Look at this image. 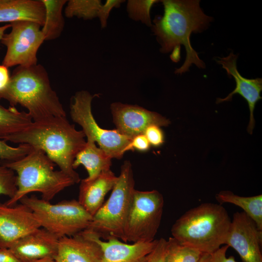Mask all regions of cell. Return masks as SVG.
<instances>
[{
    "instance_id": "6da1fadb",
    "label": "cell",
    "mask_w": 262,
    "mask_h": 262,
    "mask_svg": "<svg viewBox=\"0 0 262 262\" xmlns=\"http://www.w3.org/2000/svg\"><path fill=\"white\" fill-rule=\"evenodd\" d=\"M164 13L156 16L150 27L152 32L160 44L163 53L172 52L170 58L179 61L180 46L186 50V58L183 65L174 73L181 74L189 70L192 64L205 68V63L199 58L190 43L192 33H200L206 30L213 18L205 15L197 0H163Z\"/></svg>"
},
{
    "instance_id": "7a4b0ae2",
    "label": "cell",
    "mask_w": 262,
    "mask_h": 262,
    "mask_svg": "<svg viewBox=\"0 0 262 262\" xmlns=\"http://www.w3.org/2000/svg\"><path fill=\"white\" fill-rule=\"evenodd\" d=\"M85 137L82 131L77 130L66 116H59L33 121L25 129L8 137L5 141L26 144L42 150L60 170L77 183L81 180L73 168V163L86 144Z\"/></svg>"
},
{
    "instance_id": "3957f363",
    "label": "cell",
    "mask_w": 262,
    "mask_h": 262,
    "mask_svg": "<svg viewBox=\"0 0 262 262\" xmlns=\"http://www.w3.org/2000/svg\"><path fill=\"white\" fill-rule=\"evenodd\" d=\"M3 98L11 106L19 104L25 108L33 122L66 116L57 93L51 86L48 74L40 64L16 68Z\"/></svg>"
},
{
    "instance_id": "277c9868",
    "label": "cell",
    "mask_w": 262,
    "mask_h": 262,
    "mask_svg": "<svg viewBox=\"0 0 262 262\" xmlns=\"http://www.w3.org/2000/svg\"><path fill=\"white\" fill-rule=\"evenodd\" d=\"M231 220L221 204L202 203L175 221L171 229L172 237L181 244L212 254L225 245Z\"/></svg>"
},
{
    "instance_id": "5b68a950",
    "label": "cell",
    "mask_w": 262,
    "mask_h": 262,
    "mask_svg": "<svg viewBox=\"0 0 262 262\" xmlns=\"http://www.w3.org/2000/svg\"><path fill=\"white\" fill-rule=\"evenodd\" d=\"M16 174L17 191L4 204L11 206L32 192H39L42 199L50 201L59 193L76 183L61 170H55V164L41 149L32 148L29 153L14 161H0Z\"/></svg>"
},
{
    "instance_id": "8992f818",
    "label": "cell",
    "mask_w": 262,
    "mask_h": 262,
    "mask_svg": "<svg viewBox=\"0 0 262 262\" xmlns=\"http://www.w3.org/2000/svg\"><path fill=\"white\" fill-rule=\"evenodd\" d=\"M112 193L105 202L93 216L87 229L104 240L111 238L123 240L124 231L132 204L135 180L132 165L126 161Z\"/></svg>"
},
{
    "instance_id": "52a82bcc",
    "label": "cell",
    "mask_w": 262,
    "mask_h": 262,
    "mask_svg": "<svg viewBox=\"0 0 262 262\" xmlns=\"http://www.w3.org/2000/svg\"><path fill=\"white\" fill-rule=\"evenodd\" d=\"M19 201L33 212L41 228L59 238L72 236L87 229L93 218L75 199L51 204L32 195Z\"/></svg>"
},
{
    "instance_id": "ba28073f",
    "label": "cell",
    "mask_w": 262,
    "mask_h": 262,
    "mask_svg": "<svg viewBox=\"0 0 262 262\" xmlns=\"http://www.w3.org/2000/svg\"><path fill=\"white\" fill-rule=\"evenodd\" d=\"M164 206V197L159 191L135 190L124 228L123 241H154L160 226Z\"/></svg>"
},
{
    "instance_id": "9c48e42d",
    "label": "cell",
    "mask_w": 262,
    "mask_h": 262,
    "mask_svg": "<svg viewBox=\"0 0 262 262\" xmlns=\"http://www.w3.org/2000/svg\"><path fill=\"white\" fill-rule=\"evenodd\" d=\"M97 96L85 90L77 92L70 104L71 117L82 127L87 139L97 142L112 159H121L124 154L125 148L132 138L121 134L116 129L105 130L99 126L91 109L92 100Z\"/></svg>"
},
{
    "instance_id": "30bf717a",
    "label": "cell",
    "mask_w": 262,
    "mask_h": 262,
    "mask_svg": "<svg viewBox=\"0 0 262 262\" xmlns=\"http://www.w3.org/2000/svg\"><path fill=\"white\" fill-rule=\"evenodd\" d=\"M11 31L5 33L0 42L7 49L2 61L7 67L30 66L37 65V53L45 40L40 25L29 21L10 23Z\"/></svg>"
},
{
    "instance_id": "8fae6325",
    "label": "cell",
    "mask_w": 262,
    "mask_h": 262,
    "mask_svg": "<svg viewBox=\"0 0 262 262\" xmlns=\"http://www.w3.org/2000/svg\"><path fill=\"white\" fill-rule=\"evenodd\" d=\"M262 231L244 212H236L231 220L225 245L233 248L243 262H262Z\"/></svg>"
},
{
    "instance_id": "7c38bea8",
    "label": "cell",
    "mask_w": 262,
    "mask_h": 262,
    "mask_svg": "<svg viewBox=\"0 0 262 262\" xmlns=\"http://www.w3.org/2000/svg\"><path fill=\"white\" fill-rule=\"evenodd\" d=\"M110 109L116 129L131 138L144 134L149 126L165 127L171 123L160 114L137 105L115 102Z\"/></svg>"
},
{
    "instance_id": "4fadbf2b",
    "label": "cell",
    "mask_w": 262,
    "mask_h": 262,
    "mask_svg": "<svg viewBox=\"0 0 262 262\" xmlns=\"http://www.w3.org/2000/svg\"><path fill=\"white\" fill-rule=\"evenodd\" d=\"M41 228L33 212L20 203L9 206L0 203V248L14 243Z\"/></svg>"
},
{
    "instance_id": "5bb4252c",
    "label": "cell",
    "mask_w": 262,
    "mask_h": 262,
    "mask_svg": "<svg viewBox=\"0 0 262 262\" xmlns=\"http://www.w3.org/2000/svg\"><path fill=\"white\" fill-rule=\"evenodd\" d=\"M59 239L40 228L20 238L8 249L22 262H33L47 258L54 260Z\"/></svg>"
},
{
    "instance_id": "9a60e30c",
    "label": "cell",
    "mask_w": 262,
    "mask_h": 262,
    "mask_svg": "<svg viewBox=\"0 0 262 262\" xmlns=\"http://www.w3.org/2000/svg\"><path fill=\"white\" fill-rule=\"evenodd\" d=\"M237 58L238 55L231 52L228 56L217 57L216 60L217 63L221 65L222 67L226 70L228 75L232 76L234 78L236 82L234 90L225 98H217L216 103L230 101L232 96L236 94L243 97L246 100L249 107L250 117L247 130L248 132L251 134L255 126L253 112L255 104L258 100L262 99L260 94L262 90V79H249L243 77L237 68Z\"/></svg>"
},
{
    "instance_id": "2e32d148",
    "label": "cell",
    "mask_w": 262,
    "mask_h": 262,
    "mask_svg": "<svg viewBox=\"0 0 262 262\" xmlns=\"http://www.w3.org/2000/svg\"><path fill=\"white\" fill-rule=\"evenodd\" d=\"M87 233L99 244L102 251L101 262H145L158 240L150 242L128 244L116 238L103 241L92 231Z\"/></svg>"
},
{
    "instance_id": "e0dca14e",
    "label": "cell",
    "mask_w": 262,
    "mask_h": 262,
    "mask_svg": "<svg viewBox=\"0 0 262 262\" xmlns=\"http://www.w3.org/2000/svg\"><path fill=\"white\" fill-rule=\"evenodd\" d=\"M100 246L85 229L70 237L59 239L56 262H101Z\"/></svg>"
},
{
    "instance_id": "ac0fdd59",
    "label": "cell",
    "mask_w": 262,
    "mask_h": 262,
    "mask_svg": "<svg viewBox=\"0 0 262 262\" xmlns=\"http://www.w3.org/2000/svg\"><path fill=\"white\" fill-rule=\"evenodd\" d=\"M117 180V177L109 169L92 180H81L78 202L93 216L104 203L106 194L112 190Z\"/></svg>"
},
{
    "instance_id": "d6986e66",
    "label": "cell",
    "mask_w": 262,
    "mask_h": 262,
    "mask_svg": "<svg viewBox=\"0 0 262 262\" xmlns=\"http://www.w3.org/2000/svg\"><path fill=\"white\" fill-rule=\"evenodd\" d=\"M45 16L41 0H0V23L29 21L42 27Z\"/></svg>"
},
{
    "instance_id": "ffe728a7",
    "label": "cell",
    "mask_w": 262,
    "mask_h": 262,
    "mask_svg": "<svg viewBox=\"0 0 262 262\" xmlns=\"http://www.w3.org/2000/svg\"><path fill=\"white\" fill-rule=\"evenodd\" d=\"M123 0H107L102 4L100 0H69L65 9V15L67 18L76 16L84 20L98 18L101 28L104 29L111 10L118 8L125 2Z\"/></svg>"
},
{
    "instance_id": "44dd1931",
    "label": "cell",
    "mask_w": 262,
    "mask_h": 262,
    "mask_svg": "<svg viewBox=\"0 0 262 262\" xmlns=\"http://www.w3.org/2000/svg\"><path fill=\"white\" fill-rule=\"evenodd\" d=\"M111 159L105 151L96 146L93 140L87 139L85 145L74 159L73 168L75 169L81 164L84 166L88 175L84 180L89 181L110 169Z\"/></svg>"
},
{
    "instance_id": "7402d4cb",
    "label": "cell",
    "mask_w": 262,
    "mask_h": 262,
    "mask_svg": "<svg viewBox=\"0 0 262 262\" xmlns=\"http://www.w3.org/2000/svg\"><path fill=\"white\" fill-rule=\"evenodd\" d=\"M220 204L228 203L237 206L256 224L262 231V195L251 196H242L230 191H221L215 196Z\"/></svg>"
},
{
    "instance_id": "603a6c76",
    "label": "cell",
    "mask_w": 262,
    "mask_h": 262,
    "mask_svg": "<svg viewBox=\"0 0 262 262\" xmlns=\"http://www.w3.org/2000/svg\"><path fill=\"white\" fill-rule=\"evenodd\" d=\"M45 8L44 23L41 30L45 40H51L58 38L65 26L63 9L67 2L66 0H41Z\"/></svg>"
},
{
    "instance_id": "cb8c5ba5",
    "label": "cell",
    "mask_w": 262,
    "mask_h": 262,
    "mask_svg": "<svg viewBox=\"0 0 262 262\" xmlns=\"http://www.w3.org/2000/svg\"><path fill=\"white\" fill-rule=\"evenodd\" d=\"M33 122L27 112L19 111L15 107L8 108L0 104V139L5 141L9 136L26 128Z\"/></svg>"
},
{
    "instance_id": "d4e9b609",
    "label": "cell",
    "mask_w": 262,
    "mask_h": 262,
    "mask_svg": "<svg viewBox=\"0 0 262 262\" xmlns=\"http://www.w3.org/2000/svg\"><path fill=\"white\" fill-rule=\"evenodd\" d=\"M203 253L193 247L180 244L170 237L166 240L164 262H197Z\"/></svg>"
},
{
    "instance_id": "484cf974",
    "label": "cell",
    "mask_w": 262,
    "mask_h": 262,
    "mask_svg": "<svg viewBox=\"0 0 262 262\" xmlns=\"http://www.w3.org/2000/svg\"><path fill=\"white\" fill-rule=\"evenodd\" d=\"M159 1L157 0H129L127 3L128 16L131 19L140 21L150 27L152 24L150 10L152 6Z\"/></svg>"
},
{
    "instance_id": "4316f807",
    "label": "cell",
    "mask_w": 262,
    "mask_h": 262,
    "mask_svg": "<svg viewBox=\"0 0 262 262\" xmlns=\"http://www.w3.org/2000/svg\"><path fill=\"white\" fill-rule=\"evenodd\" d=\"M17 191L16 176L14 171L0 164V196L12 198Z\"/></svg>"
},
{
    "instance_id": "83f0119b",
    "label": "cell",
    "mask_w": 262,
    "mask_h": 262,
    "mask_svg": "<svg viewBox=\"0 0 262 262\" xmlns=\"http://www.w3.org/2000/svg\"><path fill=\"white\" fill-rule=\"evenodd\" d=\"M33 147L26 144H19L13 147L8 145L5 141L0 139V160L2 161H14L20 159L32 150Z\"/></svg>"
},
{
    "instance_id": "f1b7e54d",
    "label": "cell",
    "mask_w": 262,
    "mask_h": 262,
    "mask_svg": "<svg viewBox=\"0 0 262 262\" xmlns=\"http://www.w3.org/2000/svg\"><path fill=\"white\" fill-rule=\"evenodd\" d=\"M166 240L161 238L148 254L145 262H164L166 253Z\"/></svg>"
},
{
    "instance_id": "f546056e",
    "label": "cell",
    "mask_w": 262,
    "mask_h": 262,
    "mask_svg": "<svg viewBox=\"0 0 262 262\" xmlns=\"http://www.w3.org/2000/svg\"><path fill=\"white\" fill-rule=\"evenodd\" d=\"M144 134L147 137L150 145L154 147H159L164 142L163 132L160 127L151 125L145 130Z\"/></svg>"
},
{
    "instance_id": "4dcf8cb0",
    "label": "cell",
    "mask_w": 262,
    "mask_h": 262,
    "mask_svg": "<svg viewBox=\"0 0 262 262\" xmlns=\"http://www.w3.org/2000/svg\"><path fill=\"white\" fill-rule=\"evenodd\" d=\"M150 144L144 134H139L133 137L130 143L125 148L124 153L130 150H137L140 151L147 150L150 147Z\"/></svg>"
},
{
    "instance_id": "1f68e13d",
    "label": "cell",
    "mask_w": 262,
    "mask_h": 262,
    "mask_svg": "<svg viewBox=\"0 0 262 262\" xmlns=\"http://www.w3.org/2000/svg\"><path fill=\"white\" fill-rule=\"evenodd\" d=\"M10 77L8 67L3 65H0V99L4 98Z\"/></svg>"
},
{
    "instance_id": "d6a6232c",
    "label": "cell",
    "mask_w": 262,
    "mask_h": 262,
    "mask_svg": "<svg viewBox=\"0 0 262 262\" xmlns=\"http://www.w3.org/2000/svg\"><path fill=\"white\" fill-rule=\"evenodd\" d=\"M229 247L227 245L221 246L212 254V262H237L234 257H227L226 253Z\"/></svg>"
},
{
    "instance_id": "836d02e7",
    "label": "cell",
    "mask_w": 262,
    "mask_h": 262,
    "mask_svg": "<svg viewBox=\"0 0 262 262\" xmlns=\"http://www.w3.org/2000/svg\"><path fill=\"white\" fill-rule=\"evenodd\" d=\"M0 262H22L8 248H0Z\"/></svg>"
},
{
    "instance_id": "e575fe53",
    "label": "cell",
    "mask_w": 262,
    "mask_h": 262,
    "mask_svg": "<svg viewBox=\"0 0 262 262\" xmlns=\"http://www.w3.org/2000/svg\"><path fill=\"white\" fill-rule=\"evenodd\" d=\"M197 262H212V254L203 253Z\"/></svg>"
},
{
    "instance_id": "d590c367",
    "label": "cell",
    "mask_w": 262,
    "mask_h": 262,
    "mask_svg": "<svg viewBox=\"0 0 262 262\" xmlns=\"http://www.w3.org/2000/svg\"><path fill=\"white\" fill-rule=\"evenodd\" d=\"M10 28H11L10 24H6L0 27V41L5 34V32Z\"/></svg>"
},
{
    "instance_id": "8d00e7d4",
    "label": "cell",
    "mask_w": 262,
    "mask_h": 262,
    "mask_svg": "<svg viewBox=\"0 0 262 262\" xmlns=\"http://www.w3.org/2000/svg\"><path fill=\"white\" fill-rule=\"evenodd\" d=\"M33 262H56L54 259H50V258H47V259L36 261Z\"/></svg>"
}]
</instances>
